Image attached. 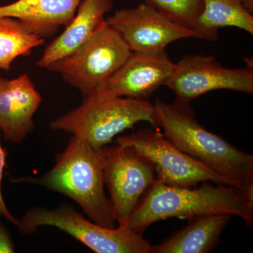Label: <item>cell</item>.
Masks as SVG:
<instances>
[{
    "mask_svg": "<svg viewBox=\"0 0 253 253\" xmlns=\"http://www.w3.org/2000/svg\"><path fill=\"white\" fill-rule=\"evenodd\" d=\"M179 187L154 181L133 212L126 227L144 234L149 226L169 218L189 219L197 216L225 213L244 220L250 229L253 226V185L240 186L211 184Z\"/></svg>",
    "mask_w": 253,
    "mask_h": 253,
    "instance_id": "6da1fadb",
    "label": "cell"
},
{
    "mask_svg": "<svg viewBox=\"0 0 253 253\" xmlns=\"http://www.w3.org/2000/svg\"><path fill=\"white\" fill-rule=\"evenodd\" d=\"M14 183L42 186L67 196L81 206L90 220L116 227L112 202L105 193L104 156L101 150L73 135L54 167L39 176L11 178Z\"/></svg>",
    "mask_w": 253,
    "mask_h": 253,
    "instance_id": "7a4b0ae2",
    "label": "cell"
},
{
    "mask_svg": "<svg viewBox=\"0 0 253 253\" xmlns=\"http://www.w3.org/2000/svg\"><path fill=\"white\" fill-rule=\"evenodd\" d=\"M154 126L178 149L240 187L253 185V156L198 122L191 105L157 99Z\"/></svg>",
    "mask_w": 253,
    "mask_h": 253,
    "instance_id": "3957f363",
    "label": "cell"
},
{
    "mask_svg": "<svg viewBox=\"0 0 253 253\" xmlns=\"http://www.w3.org/2000/svg\"><path fill=\"white\" fill-rule=\"evenodd\" d=\"M139 122L154 126V104L147 100L84 98L78 108L51 121L50 127L71 133L87 141L95 149L101 150L111 144L120 133Z\"/></svg>",
    "mask_w": 253,
    "mask_h": 253,
    "instance_id": "277c9868",
    "label": "cell"
},
{
    "mask_svg": "<svg viewBox=\"0 0 253 253\" xmlns=\"http://www.w3.org/2000/svg\"><path fill=\"white\" fill-rule=\"evenodd\" d=\"M43 226H52L67 233L96 253H151V245L144 234L126 226L107 228L83 217L67 204L50 210L35 207L28 210L17 225L23 235Z\"/></svg>",
    "mask_w": 253,
    "mask_h": 253,
    "instance_id": "5b68a950",
    "label": "cell"
},
{
    "mask_svg": "<svg viewBox=\"0 0 253 253\" xmlns=\"http://www.w3.org/2000/svg\"><path fill=\"white\" fill-rule=\"evenodd\" d=\"M131 52L122 36L105 23L74 52L46 69L59 74L85 98L101 87Z\"/></svg>",
    "mask_w": 253,
    "mask_h": 253,
    "instance_id": "8992f818",
    "label": "cell"
},
{
    "mask_svg": "<svg viewBox=\"0 0 253 253\" xmlns=\"http://www.w3.org/2000/svg\"><path fill=\"white\" fill-rule=\"evenodd\" d=\"M116 142L132 148L149 159L155 166L156 180L167 185L192 187L199 183L211 181L237 186L178 149L159 129H141L119 136Z\"/></svg>",
    "mask_w": 253,
    "mask_h": 253,
    "instance_id": "52a82bcc",
    "label": "cell"
},
{
    "mask_svg": "<svg viewBox=\"0 0 253 253\" xmlns=\"http://www.w3.org/2000/svg\"><path fill=\"white\" fill-rule=\"evenodd\" d=\"M105 186L111 195L118 226H126L129 217L156 179L155 166L129 146L116 144L101 149Z\"/></svg>",
    "mask_w": 253,
    "mask_h": 253,
    "instance_id": "ba28073f",
    "label": "cell"
},
{
    "mask_svg": "<svg viewBox=\"0 0 253 253\" xmlns=\"http://www.w3.org/2000/svg\"><path fill=\"white\" fill-rule=\"evenodd\" d=\"M166 86L174 92L175 101L188 104L219 89L253 94V67L226 68L214 56L187 55L175 63Z\"/></svg>",
    "mask_w": 253,
    "mask_h": 253,
    "instance_id": "9c48e42d",
    "label": "cell"
},
{
    "mask_svg": "<svg viewBox=\"0 0 253 253\" xmlns=\"http://www.w3.org/2000/svg\"><path fill=\"white\" fill-rule=\"evenodd\" d=\"M106 23L122 36L132 52H163L174 42L196 38L194 31L144 2L130 9L116 10Z\"/></svg>",
    "mask_w": 253,
    "mask_h": 253,
    "instance_id": "30bf717a",
    "label": "cell"
},
{
    "mask_svg": "<svg viewBox=\"0 0 253 253\" xmlns=\"http://www.w3.org/2000/svg\"><path fill=\"white\" fill-rule=\"evenodd\" d=\"M175 63L166 51L160 53L131 52L114 74L88 99L116 97L146 100L161 86H166Z\"/></svg>",
    "mask_w": 253,
    "mask_h": 253,
    "instance_id": "8fae6325",
    "label": "cell"
},
{
    "mask_svg": "<svg viewBox=\"0 0 253 253\" xmlns=\"http://www.w3.org/2000/svg\"><path fill=\"white\" fill-rule=\"evenodd\" d=\"M41 94L31 77H0V130L5 141L20 144L34 129L33 116L41 105Z\"/></svg>",
    "mask_w": 253,
    "mask_h": 253,
    "instance_id": "7c38bea8",
    "label": "cell"
},
{
    "mask_svg": "<svg viewBox=\"0 0 253 253\" xmlns=\"http://www.w3.org/2000/svg\"><path fill=\"white\" fill-rule=\"evenodd\" d=\"M113 7V0H82L71 22L46 46L37 66L46 69L51 63L74 52L106 23L105 15Z\"/></svg>",
    "mask_w": 253,
    "mask_h": 253,
    "instance_id": "4fadbf2b",
    "label": "cell"
},
{
    "mask_svg": "<svg viewBox=\"0 0 253 253\" xmlns=\"http://www.w3.org/2000/svg\"><path fill=\"white\" fill-rule=\"evenodd\" d=\"M82 0H17L0 6V18H16L41 38L54 36L71 22Z\"/></svg>",
    "mask_w": 253,
    "mask_h": 253,
    "instance_id": "5bb4252c",
    "label": "cell"
},
{
    "mask_svg": "<svg viewBox=\"0 0 253 253\" xmlns=\"http://www.w3.org/2000/svg\"><path fill=\"white\" fill-rule=\"evenodd\" d=\"M231 217L221 213L191 218L184 229L176 231L157 246H151V253L211 252L217 247Z\"/></svg>",
    "mask_w": 253,
    "mask_h": 253,
    "instance_id": "9a60e30c",
    "label": "cell"
},
{
    "mask_svg": "<svg viewBox=\"0 0 253 253\" xmlns=\"http://www.w3.org/2000/svg\"><path fill=\"white\" fill-rule=\"evenodd\" d=\"M204 8L192 28L196 38L217 41L219 30L235 27L253 35V15L241 0H203Z\"/></svg>",
    "mask_w": 253,
    "mask_h": 253,
    "instance_id": "2e32d148",
    "label": "cell"
},
{
    "mask_svg": "<svg viewBox=\"0 0 253 253\" xmlns=\"http://www.w3.org/2000/svg\"><path fill=\"white\" fill-rule=\"evenodd\" d=\"M44 40L16 18H0V70H11L15 60L31 55L35 48L44 44Z\"/></svg>",
    "mask_w": 253,
    "mask_h": 253,
    "instance_id": "e0dca14e",
    "label": "cell"
},
{
    "mask_svg": "<svg viewBox=\"0 0 253 253\" xmlns=\"http://www.w3.org/2000/svg\"><path fill=\"white\" fill-rule=\"evenodd\" d=\"M169 19L192 30L204 8L203 0H143Z\"/></svg>",
    "mask_w": 253,
    "mask_h": 253,
    "instance_id": "ac0fdd59",
    "label": "cell"
},
{
    "mask_svg": "<svg viewBox=\"0 0 253 253\" xmlns=\"http://www.w3.org/2000/svg\"><path fill=\"white\" fill-rule=\"evenodd\" d=\"M1 132L0 130V217H4L10 223L17 226L19 220L10 212L6 204H5L2 192H1L3 173H4L5 167L6 166V158H7L8 153L6 149L3 147L2 145H1Z\"/></svg>",
    "mask_w": 253,
    "mask_h": 253,
    "instance_id": "d6986e66",
    "label": "cell"
},
{
    "mask_svg": "<svg viewBox=\"0 0 253 253\" xmlns=\"http://www.w3.org/2000/svg\"><path fill=\"white\" fill-rule=\"evenodd\" d=\"M15 252L14 242L11 234L0 221V253H13Z\"/></svg>",
    "mask_w": 253,
    "mask_h": 253,
    "instance_id": "ffe728a7",
    "label": "cell"
},
{
    "mask_svg": "<svg viewBox=\"0 0 253 253\" xmlns=\"http://www.w3.org/2000/svg\"><path fill=\"white\" fill-rule=\"evenodd\" d=\"M245 7L249 10L251 13H253V0H241Z\"/></svg>",
    "mask_w": 253,
    "mask_h": 253,
    "instance_id": "44dd1931",
    "label": "cell"
}]
</instances>
